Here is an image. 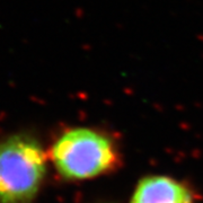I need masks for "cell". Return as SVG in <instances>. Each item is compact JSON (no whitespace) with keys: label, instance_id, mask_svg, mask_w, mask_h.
Listing matches in <instances>:
<instances>
[{"label":"cell","instance_id":"cell-1","mask_svg":"<svg viewBox=\"0 0 203 203\" xmlns=\"http://www.w3.org/2000/svg\"><path fill=\"white\" fill-rule=\"evenodd\" d=\"M50 157L60 176L68 181L111 174L121 166L115 141L105 132L90 128L65 130L53 142Z\"/></svg>","mask_w":203,"mask_h":203},{"label":"cell","instance_id":"cell-2","mask_svg":"<svg viewBox=\"0 0 203 203\" xmlns=\"http://www.w3.org/2000/svg\"><path fill=\"white\" fill-rule=\"evenodd\" d=\"M46 175V153L28 133L0 140V203H32Z\"/></svg>","mask_w":203,"mask_h":203},{"label":"cell","instance_id":"cell-3","mask_svg":"<svg viewBox=\"0 0 203 203\" xmlns=\"http://www.w3.org/2000/svg\"><path fill=\"white\" fill-rule=\"evenodd\" d=\"M130 203H195L193 191L169 176L153 175L142 178Z\"/></svg>","mask_w":203,"mask_h":203}]
</instances>
